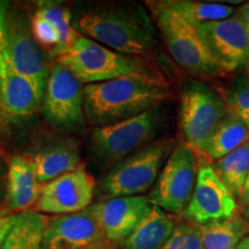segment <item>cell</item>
<instances>
[{"instance_id":"1","label":"cell","mask_w":249,"mask_h":249,"mask_svg":"<svg viewBox=\"0 0 249 249\" xmlns=\"http://www.w3.org/2000/svg\"><path fill=\"white\" fill-rule=\"evenodd\" d=\"M73 28L99 44L133 57L151 59L157 51V29L139 4H110L86 8L73 17Z\"/></svg>"},{"instance_id":"7","label":"cell","mask_w":249,"mask_h":249,"mask_svg":"<svg viewBox=\"0 0 249 249\" xmlns=\"http://www.w3.org/2000/svg\"><path fill=\"white\" fill-rule=\"evenodd\" d=\"M227 116L225 102L216 89L201 80L186 81L179 105V132L183 144L197 151Z\"/></svg>"},{"instance_id":"34","label":"cell","mask_w":249,"mask_h":249,"mask_svg":"<svg viewBox=\"0 0 249 249\" xmlns=\"http://www.w3.org/2000/svg\"><path fill=\"white\" fill-rule=\"evenodd\" d=\"M235 249H249V234L246 235L240 241V244L236 246Z\"/></svg>"},{"instance_id":"27","label":"cell","mask_w":249,"mask_h":249,"mask_svg":"<svg viewBox=\"0 0 249 249\" xmlns=\"http://www.w3.org/2000/svg\"><path fill=\"white\" fill-rule=\"evenodd\" d=\"M163 249H204L200 229L186 220L177 224Z\"/></svg>"},{"instance_id":"26","label":"cell","mask_w":249,"mask_h":249,"mask_svg":"<svg viewBox=\"0 0 249 249\" xmlns=\"http://www.w3.org/2000/svg\"><path fill=\"white\" fill-rule=\"evenodd\" d=\"M36 12L48 18L57 28L61 36V51H64L73 42L76 35V31L73 28V14L70 8L54 1H40L37 5Z\"/></svg>"},{"instance_id":"10","label":"cell","mask_w":249,"mask_h":249,"mask_svg":"<svg viewBox=\"0 0 249 249\" xmlns=\"http://www.w3.org/2000/svg\"><path fill=\"white\" fill-rule=\"evenodd\" d=\"M2 52L12 68L29 81L43 98L50 70L40 46L31 35L30 27L22 18L7 17Z\"/></svg>"},{"instance_id":"22","label":"cell","mask_w":249,"mask_h":249,"mask_svg":"<svg viewBox=\"0 0 249 249\" xmlns=\"http://www.w3.org/2000/svg\"><path fill=\"white\" fill-rule=\"evenodd\" d=\"M204 249H235L249 230L238 213L198 226Z\"/></svg>"},{"instance_id":"9","label":"cell","mask_w":249,"mask_h":249,"mask_svg":"<svg viewBox=\"0 0 249 249\" xmlns=\"http://www.w3.org/2000/svg\"><path fill=\"white\" fill-rule=\"evenodd\" d=\"M85 86L67 68L55 62L50 70L43 96L42 110L45 120L54 128L76 132L86 126Z\"/></svg>"},{"instance_id":"13","label":"cell","mask_w":249,"mask_h":249,"mask_svg":"<svg viewBox=\"0 0 249 249\" xmlns=\"http://www.w3.org/2000/svg\"><path fill=\"white\" fill-rule=\"evenodd\" d=\"M205 45L227 73L249 68V36L238 14L197 26Z\"/></svg>"},{"instance_id":"14","label":"cell","mask_w":249,"mask_h":249,"mask_svg":"<svg viewBox=\"0 0 249 249\" xmlns=\"http://www.w3.org/2000/svg\"><path fill=\"white\" fill-rule=\"evenodd\" d=\"M152 208L150 198L142 195L105 198L90 205L105 239L117 246L132 234L150 214Z\"/></svg>"},{"instance_id":"21","label":"cell","mask_w":249,"mask_h":249,"mask_svg":"<svg viewBox=\"0 0 249 249\" xmlns=\"http://www.w3.org/2000/svg\"><path fill=\"white\" fill-rule=\"evenodd\" d=\"M48 217L35 210L18 213L0 249H42Z\"/></svg>"},{"instance_id":"29","label":"cell","mask_w":249,"mask_h":249,"mask_svg":"<svg viewBox=\"0 0 249 249\" xmlns=\"http://www.w3.org/2000/svg\"><path fill=\"white\" fill-rule=\"evenodd\" d=\"M2 49V42L0 43V53H1ZM8 127H9V120L6 117L4 108H2L1 98H0V140H2L8 134Z\"/></svg>"},{"instance_id":"15","label":"cell","mask_w":249,"mask_h":249,"mask_svg":"<svg viewBox=\"0 0 249 249\" xmlns=\"http://www.w3.org/2000/svg\"><path fill=\"white\" fill-rule=\"evenodd\" d=\"M107 240L99 224L88 209L48 218L42 249H85Z\"/></svg>"},{"instance_id":"19","label":"cell","mask_w":249,"mask_h":249,"mask_svg":"<svg viewBox=\"0 0 249 249\" xmlns=\"http://www.w3.org/2000/svg\"><path fill=\"white\" fill-rule=\"evenodd\" d=\"M176 225L172 214L154 205L150 214L119 246V249H163Z\"/></svg>"},{"instance_id":"17","label":"cell","mask_w":249,"mask_h":249,"mask_svg":"<svg viewBox=\"0 0 249 249\" xmlns=\"http://www.w3.org/2000/svg\"><path fill=\"white\" fill-rule=\"evenodd\" d=\"M30 158L40 183L51 181L81 165L79 144L73 139H54L46 142Z\"/></svg>"},{"instance_id":"25","label":"cell","mask_w":249,"mask_h":249,"mask_svg":"<svg viewBox=\"0 0 249 249\" xmlns=\"http://www.w3.org/2000/svg\"><path fill=\"white\" fill-rule=\"evenodd\" d=\"M225 102L230 116L241 120L249 127V74L236 76L218 91Z\"/></svg>"},{"instance_id":"8","label":"cell","mask_w":249,"mask_h":249,"mask_svg":"<svg viewBox=\"0 0 249 249\" xmlns=\"http://www.w3.org/2000/svg\"><path fill=\"white\" fill-rule=\"evenodd\" d=\"M200 161L194 149L183 143L177 145L152 186V204L170 214H182L194 192Z\"/></svg>"},{"instance_id":"4","label":"cell","mask_w":249,"mask_h":249,"mask_svg":"<svg viewBox=\"0 0 249 249\" xmlns=\"http://www.w3.org/2000/svg\"><path fill=\"white\" fill-rule=\"evenodd\" d=\"M147 8L167 52L183 71L196 80L226 75L227 71L205 45L197 26L171 7L167 0L147 1Z\"/></svg>"},{"instance_id":"33","label":"cell","mask_w":249,"mask_h":249,"mask_svg":"<svg viewBox=\"0 0 249 249\" xmlns=\"http://www.w3.org/2000/svg\"><path fill=\"white\" fill-rule=\"evenodd\" d=\"M85 249H119V246L112 244V242L107 240H104L102 242H98V244L96 245L89 246V247H87Z\"/></svg>"},{"instance_id":"18","label":"cell","mask_w":249,"mask_h":249,"mask_svg":"<svg viewBox=\"0 0 249 249\" xmlns=\"http://www.w3.org/2000/svg\"><path fill=\"white\" fill-rule=\"evenodd\" d=\"M42 186L30 157L17 155L11 158L8 165L7 202L12 210L22 213L35 207Z\"/></svg>"},{"instance_id":"20","label":"cell","mask_w":249,"mask_h":249,"mask_svg":"<svg viewBox=\"0 0 249 249\" xmlns=\"http://www.w3.org/2000/svg\"><path fill=\"white\" fill-rule=\"evenodd\" d=\"M248 141L249 127L229 114L196 152L214 161L231 154Z\"/></svg>"},{"instance_id":"11","label":"cell","mask_w":249,"mask_h":249,"mask_svg":"<svg viewBox=\"0 0 249 249\" xmlns=\"http://www.w3.org/2000/svg\"><path fill=\"white\" fill-rule=\"evenodd\" d=\"M95 192V179L81 163L74 171L42 186L35 211L57 216L80 213L91 205Z\"/></svg>"},{"instance_id":"35","label":"cell","mask_w":249,"mask_h":249,"mask_svg":"<svg viewBox=\"0 0 249 249\" xmlns=\"http://www.w3.org/2000/svg\"><path fill=\"white\" fill-rule=\"evenodd\" d=\"M242 218H244L246 225H247L248 230H249V211H247V213H244V217H242Z\"/></svg>"},{"instance_id":"24","label":"cell","mask_w":249,"mask_h":249,"mask_svg":"<svg viewBox=\"0 0 249 249\" xmlns=\"http://www.w3.org/2000/svg\"><path fill=\"white\" fill-rule=\"evenodd\" d=\"M169 5L195 26L216 22L231 18L235 8L224 2L197 1V0H167Z\"/></svg>"},{"instance_id":"28","label":"cell","mask_w":249,"mask_h":249,"mask_svg":"<svg viewBox=\"0 0 249 249\" xmlns=\"http://www.w3.org/2000/svg\"><path fill=\"white\" fill-rule=\"evenodd\" d=\"M18 213H0V247L4 244L6 236L8 235L9 231L13 227L15 220H17Z\"/></svg>"},{"instance_id":"2","label":"cell","mask_w":249,"mask_h":249,"mask_svg":"<svg viewBox=\"0 0 249 249\" xmlns=\"http://www.w3.org/2000/svg\"><path fill=\"white\" fill-rule=\"evenodd\" d=\"M171 96L169 82L135 77L86 85V120L93 127L107 126L160 107Z\"/></svg>"},{"instance_id":"6","label":"cell","mask_w":249,"mask_h":249,"mask_svg":"<svg viewBox=\"0 0 249 249\" xmlns=\"http://www.w3.org/2000/svg\"><path fill=\"white\" fill-rule=\"evenodd\" d=\"M161 121L160 107L107 126L95 127L90 136V154L102 166H112L148 144Z\"/></svg>"},{"instance_id":"12","label":"cell","mask_w":249,"mask_h":249,"mask_svg":"<svg viewBox=\"0 0 249 249\" xmlns=\"http://www.w3.org/2000/svg\"><path fill=\"white\" fill-rule=\"evenodd\" d=\"M236 211L238 204L234 196L218 177L213 165L201 160L194 192L182 213L186 222L202 226L234 216Z\"/></svg>"},{"instance_id":"32","label":"cell","mask_w":249,"mask_h":249,"mask_svg":"<svg viewBox=\"0 0 249 249\" xmlns=\"http://www.w3.org/2000/svg\"><path fill=\"white\" fill-rule=\"evenodd\" d=\"M235 13L240 17L242 22H244L246 30H247L248 36H249V1L245 2L241 7H239L238 9H236Z\"/></svg>"},{"instance_id":"30","label":"cell","mask_w":249,"mask_h":249,"mask_svg":"<svg viewBox=\"0 0 249 249\" xmlns=\"http://www.w3.org/2000/svg\"><path fill=\"white\" fill-rule=\"evenodd\" d=\"M8 17V5L7 2L0 1V43L4 39V31L6 26V20Z\"/></svg>"},{"instance_id":"3","label":"cell","mask_w":249,"mask_h":249,"mask_svg":"<svg viewBox=\"0 0 249 249\" xmlns=\"http://www.w3.org/2000/svg\"><path fill=\"white\" fill-rule=\"evenodd\" d=\"M57 62L85 86L123 77L169 82L151 59L119 53L77 31L73 42L57 55Z\"/></svg>"},{"instance_id":"23","label":"cell","mask_w":249,"mask_h":249,"mask_svg":"<svg viewBox=\"0 0 249 249\" xmlns=\"http://www.w3.org/2000/svg\"><path fill=\"white\" fill-rule=\"evenodd\" d=\"M213 170L234 197H240L249 173V141L213 161Z\"/></svg>"},{"instance_id":"5","label":"cell","mask_w":249,"mask_h":249,"mask_svg":"<svg viewBox=\"0 0 249 249\" xmlns=\"http://www.w3.org/2000/svg\"><path fill=\"white\" fill-rule=\"evenodd\" d=\"M172 148V140H160L124 158L108 171L99 183L98 195L105 200L136 196L148 192L155 185Z\"/></svg>"},{"instance_id":"31","label":"cell","mask_w":249,"mask_h":249,"mask_svg":"<svg viewBox=\"0 0 249 249\" xmlns=\"http://www.w3.org/2000/svg\"><path fill=\"white\" fill-rule=\"evenodd\" d=\"M239 200H240V204H241V208H242V211H244V213L249 211V173L247 176V179H246V181H245L244 188H242L241 195H240V197H239Z\"/></svg>"},{"instance_id":"16","label":"cell","mask_w":249,"mask_h":249,"mask_svg":"<svg viewBox=\"0 0 249 249\" xmlns=\"http://www.w3.org/2000/svg\"><path fill=\"white\" fill-rule=\"evenodd\" d=\"M0 98L9 123L27 119L42 107L43 98L29 81L17 73L0 53Z\"/></svg>"}]
</instances>
